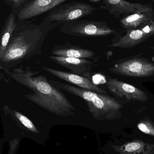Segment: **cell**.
I'll list each match as a JSON object with an SVG mask.
<instances>
[{
  "label": "cell",
  "instance_id": "2e32d148",
  "mask_svg": "<svg viewBox=\"0 0 154 154\" xmlns=\"http://www.w3.org/2000/svg\"><path fill=\"white\" fill-rule=\"evenodd\" d=\"M14 115L16 116V118L24 126L25 128H26L29 130L34 133H39V131L37 129L34 123L32 122L30 120H29L27 117L23 115L22 113H20L17 111H13Z\"/></svg>",
  "mask_w": 154,
  "mask_h": 154
},
{
  "label": "cell",
  "instance_id": "4fadbf2b",
  "mask_svg": "<svg viewBox=\"0 0 154 154\" xmlns=\"http://www.w3.org/2000/svg\"><path fill=\"white\" fill-rule=\"evenodd\" d=\"M51 54L60 57L86 59L92 58L95 55V53L93 51L85 49L80 46L75 45L69 42L54 46L51 49Z\"/></svg>",
  "mask_w": 154,
  "mask_h": 154
},
{
  "label": "cell",
  "instance_id": "ac0fdd59",
  "mask_svg": "<svg viewBox=\"0 0 154 154\" xmlns=\"http://www.w3.org/2000/svg\"><path fill=\"white\" fill-rule=\"evenodd\" d=\"M137 128L143 133L154 137V124L148 120H143L137 124Z\"/></svg>",
  "mask_w": 154,
  "mask_h": 154
},
{
  "label": "cell",
  "instance_id": "5b68a950",
  "mask_svg": "<svg viewBox=\"0 0 154 154\" xmlns=\"http://www.w3.org/2000/svg\"><path fill=\"white\" fill-rule=\"evenodd\" d=\"M97 10V8L85 2H66L50 11L45 18L59 26L91 15Z\"/></svg>",
  "mask_w": 154,
  "mask_h": 154
},
{
  "label": "cell",
  "instance_id": "5bb4252c",
  "mask_svg": "<svg viewBox=\"0 0 154 154\" xmlns=\"http://www.w3.org/2000/svg\"><path fill=\"white\" fill-rule=\"evenodd\" d=\"M154 21V9L128 15L120 20L122 27L126 32L141 27Z\"/></svg>",
  "mask_w": 154,
  "mask_h": 154
},
{
  "label": "cell",
  "instance_id": "3957f363",
  "mask_svg": "<svg viewBox=\"0 0 154 154\" xmlns=\"http://www.w3.org/2000/svg\"><path fill=\"white\" fill-rule=\"evenodd\" d=\"M50 83L58 90H64L83 99L94 119L97 120L111 121L122 116L121 104L114 98L106 95L88 91L68 84L50 80Z\"/></svg>",
  "mask_w": 154,
  "mask_h": 154
},
{
  "label": "cell",
  "instance_id": "30bf717a",
  "mask_svg": "<svg viewBox=\"0 0 154 154\" xmlns=\"http://www.w3.org/2000/svg\"><path fill=\"white\" fill-rule=\"evenodd\" d=\"M100 8L107 10L110 15L119 18L122 15H131L149 10L152 8L149 4L131 3L123 0H105Z\"/></svg>",
  "mask_w": 154,
  "mask_h": 154
},
{
  "label": "cell",
  "instance_id": "7c38bea8",
  "mask_svg": "<svg viewBox=\"0 0 154 154\" xmlns=\"http://www.w3.org/2000/svg\"><path fill=\"white\" fill-rule=\"evenodd\" d=\"M48 58L57 64L70 70L72 73L90 79L93 63L86 59L68 58L50 55Z\"/></svg>",
  "mask_w": 154,
  "mask_h": 154
},
{
  "label": "cell",
  "instance_id": "ffe728a7",
  "mask_svg": "<svg viewBox=\"0 0 154 154\" xmlns=\"http://www.w3.org/2000/svg\"><path fill=\"white\" fill-rule=\"evenodd\" d=\"M89 2L93 4H97L101 2L102 1L101 0H90Z\"/></svg>",
  "mask_w": 154,
  "mask_h": 154
},
{
  "label": "cell",
  "instance_id": "7a4b0ae2",
  "mask_svg": "<svg viewBox=\"0 0 154 154\" xmlns=\"http://www.w3.org/2000/svg\"><path fill=\"white\" fill-rule=\"evenodd\" d=\"M39 71H32L30 66H23L6 72L9 77L31 89L34 93L25 97L41 108L57 116L74 115L72 104L58 89L53 86L45 75H38Z\"/></svg>",
  "mask_w": 154,
  "mask_h": 154
},
{
  "label": "cell",
  "instance_id": "44dd1931",
  "mask_svg": "<svg viewBox=\"0 0 154 154\" xmlns=\"http://www.w3.org/2000/svg\"><path fill=\"white\" fill-rule=\"evenodd\" d=\"M151 48H152V49H153V50H154V44L153 45L151 46Z\"/></svg>",
  "mask_w": 154,
  "mask_h": 154
},
{
  "label": "cell",
  "instance_id": "ba28073f",
  "mask_svg": "<svg viewBox=\"0 0 154 154\" xmlns=\"http://www.w3.org/2000/svg\"><path fill=\"white\" fill-rule=\"evenodd\" d=\"M106 85L112 93L121 99L138 102H146L148 100V95L146 92L118 79L109 77Z\"/></svg>",
  "mask_w": 154,
  "mask_h": 154
},
{
  "label": "cell",
  "instance_id": "d6986e66",
  "mask_svg": "<svg viewBox=\"0 0 154 154\" xmlns=\"http://www.w3.org/2000/svg\"><path fill=\"white\" fill-rule=\"evenodd\" d=\"M119 154H154V144H149L147 147L140 151L130 153H122Z\"/></svg>",
  "mask_w": 154,
  "mask_h": 154
},
{
  "label": "cell",
  "instance_id": "9c48e42d",
  "mask_svg": "<svg viewBox=\"0 0 154 154\" xmlns=\"http://www.w3.org/2000/svg\"><path fill=\"white\" fill-rule=\"evenodd\" d=\"M67 0H27L17 16V20L26 21L49 12Z\"/></svg>",
  "mask_w": 154,
  "mask_h": 154
},
{
  "label": "cell",
  "instance_id": "8fae6325",
  "mask_svg": "<svg viewBox=\"0 0 154 154\" xmlns=\"http://www.w3.org/2000/svg\"><path fill=\"white\" fill-rule=\"evenodd\" d=\"M42 70L67 82L74 85L76 87L101 94H107V92L93 83L90 79L84 76L68 72L56 70L42 66Z\"/></svg>",
  "mask_w": 154,
  "mask_h": 154
},
{
  "label": "cell",
  "instance_id": "8992f818",
  "mask_svg": "<svg viewBox=\"0 0 154 154\" xmlns=\"http://www.w3.org/2000/svg\"><path fill=\"white\" fill-rule=\"evenodd\" d=\"M109 71L128 77H149L154 75V63L144 57H134L117 61Z\"/></svg>",
  "mask_w": 154,
  "mask_h": 154
},
{
  "label": "cell",
  "instance_id": "6da1fadb",
  "mask_svg": "<svg viewBox=\"0 0 154 154\" xmlns=\"http://www.w3.org/2000/svg\"><path fill=\"white\" fill-rule=\"evenodd\" d=\"M58 26L45 18L38 24L18 20L8 45L0 58L1 69L6 72L34 57L40 55L48 34Z\"/></svg>",
  "mask_w": 154,
  "mask_h": 154
},
{
  "label": "cell",
  "instance_id": "e0dca14e",
  "mask_svg": "<svg viewBox=\"0 0 154 154\" xmlns=\"http://www.w3.org/2000/svg\"><path fill=\"white\" fill-rule=\"evenodd\" d=\"M27 0H4L3 2L7 6L11 8V12L14 16L17 17L21 9Z\"/></svg>",
  "mask_w": 154,
  "mask_h": 154
},
{
  "label": "cell",
  "instance_id": "52a82bcc",
  "mask_svg": "<svg viewBox=\"0 0 154 154\" xmlns=\"http://www.w3.org/2000/svg\"><path fill=\"white\" fill-rule=\"evenodd\" d=\"M154 35V21L141 27L126 32L109 46L120 48L134 47Z\"/></svg>",
  "mask_w": 154,
  "mask_h": 154
},
{
  "label": "cell",
  "instance_id": "9a60e30c",
  "mask_svg": "<svg viewBox=\"0 0 154 154\" xmlns=\"http://www.w3.org/2000/svg\"><path fill=\"white\" fill-rule=\"evenodd\" d=\"M17 17L11 13L4 21L1 32L0 58L5 52L17 24Z\"/></svg>",
  "mask_w": 154,
  "mask_h": 154
},
{
  "label": "cell",
  "instance_id": "277c9868",
  "mask_svg": "<svg viewBox=\"0 0 154 154\" xmlns=\"http://www.w3.org/2000/svg\"><path fill=\"white\" fill-rule=\"evenodd\" d=\"M61 33L68 35L79 37H104L115 35V29L105 21L75 20L61 25Z\"/></svg>",
  "mask_w": 154,
  "mask_h": 154
}]
</instances>
